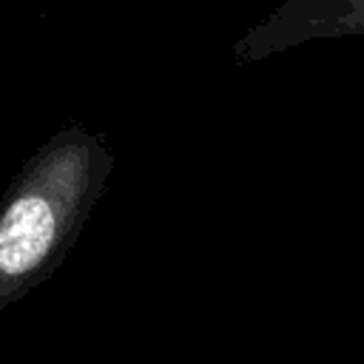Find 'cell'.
<instances>
[{"mask_svg":"<svg viewBox=\"0 0 364 364\" xmlns=\"http://www.w3.org/2000/svg\"><path fill=\"white\" fill-rule=\"evenodd\" d=\"M114 171L100 134L65 125L0 193V313L48 282L80 239Z\"/></svg>","mask_w":364,"mask_h":364,"instance_id":"obj_1","label":"cell"},{"mask_svg":"<svg viewBox=\"0 0 364 364\" xmlns=\"http://www.w3.org/2000/svg\"><path fill=\"white\" fill-rule=\"evenodd\" d=\"M364 34V0H284L236 43L239 63H259L287 48Z\"/></svg>","mask_w":364,"mask_h":364,"instance_id":"obj_2","label":"cell"}]
</instances>
